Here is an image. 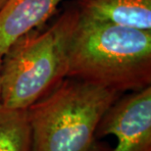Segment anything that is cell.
Listing matches in <instances>:
<instances>
[{
  "instance_id": "cell-2",
  "label": "cell",
  "mask_w": 151,
  "mask_h": 151,
  "mask_svg": "<svg viewBox=\"0 0 151 151\" xmlns=\"http://www.w3.org/2000/svg\"><path fill=\"white\" fill-rule=\"evenodd\" d=\"M122 93L74 78L27 109L31 151H110L96 129L102 116Z\"/></svg>"
},
{
  "instance_id": "cell-5",
  "label": "cell",
  "mask_w": 151,
  "mask_h": 151,
  "mask_svg": "<svg viewBox=\"0 0 151 151\" xmlns=\"http://www.w3.org/2000/svg\"><path fill=\"white\" fill-rule=\"evenodd\" d=\"M63 0H7L0 9V54L49 20Z\"/></svg>"
},
{
  "instance_id": "cell-3",
  "label": "cell",
  "mask_w": 151,
  "mask_h": 151,
  "mask_svg": "<svg viewBox=\"0 0 151 151\" xmlns=\"http://www.w3.org/2000/svg\"><path fill=\"white\" fill-rule=\"evenodd\" d=\"M80 20L66 10L45 31L19 38L2 57V106L28 109L67 78L69 50Z\"/></svg>"
},
{
  "instance_id": "cell-8",
  "label": "cell",
  "mask_w": 151,
  "mask_h": 151,
  "mask_svg": "<svg viewBox=\"0 0 151 151\" xmlns=\"http://www.w3.org/2000/svg\"><path fill=\"white\" fill-rule=\"evenodd\" d=\"M2 57L3 55L0 54V106L2 105Z\"/></svg>"
},
{
  "instance_id": "cell-6",
  "label": "cell",
  "mask_w": 151,
  "mask_h": 151,
  "mask_svg": "<svg viewBox=\"0 0 151 151\" xmlns=\"http://www.w3.org/2000/svg\"><path fill=\"white\" fill-rule=\"evenodd\" d=\"M81 17L151 31V0H77Z\"/></svg>"
},
{
  "instance_id": "cell-1",
  "label": "cell",
  "mask_w": 151,
  "mask_h": 151,
  "mask_svg": "<svg viewBox=\"0 0 151 151\" xmlns=\"http://www.w3.org/2000/svg\"><path fill=\"white\" fill-rule=\"evenodd\" d=\"M67 78L120 93L151 86V31L81 17L69 50Z\"/></svg>"
},
{
  "instance_id": "cell-7",
  "label": "cell",
  "mask_w": 151,
  "mask_h": 151,
  "mask_svg": "<svg viewBox=\"0 0 151 151\" xmlns=\"http://www.w3.org/2000/svg\"><path fill=\"white\" fill-rule=\"evenodd\" d=\"M31 127L26 109L0 106V151H31Z\"/></svg>"
},
{
  "instance_id": "cell-9",
  "label": "cell",
  "mask_w": 151,
  "mask_h": 151,
  "mask_svg": "<svg viewBox=\"0 0 151 151\" xmlns=\"http://www.w3.org/2000/svg\"><path fill=\"white\" fill-rule=\"evenodd\" d=\"M7 1V0H0V9L3 7V5L5 4V2Z\"/></svg>"
},
{
  "instance_id": "cell-4",
  "label": "cell",
  "mask_w": 151,
  "mask_h": 151,
  "mask_svg": "<svg viewBox=\"0 0 151 151\" xmlns=\"http://www.w3.org/2000/svg\"><path fill=\"white\" fill-rule=\"evenodd\" d=\"M114 135L110 151H151V86L123 94L102 116L96 129L99 139Z\"/></svg>"
}]
</instances>
